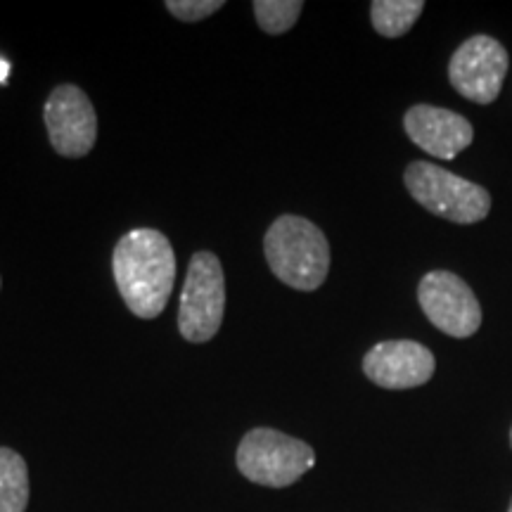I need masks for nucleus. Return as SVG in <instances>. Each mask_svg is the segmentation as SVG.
<instances>
[{"label": "nucleus", "instance_id": "1", "mask_svg": "<svg viewBox=\"0 0 512 512\" xmlns=\"http://www.w3.org/2000/svg\"><path fill=\"white\" fill-rule=\"evenodd\" d=\"M112 271L128 309L138 318H157L174 292V247L159 230H131L114 247Z\"/></svg>", "mask_w": 512, "mask_h": 512}, {"label": "nucleus", "instance_id": "2", "mask_svg": "<svg viewBox=\"0 0 512 512\" xmlns=\"http://www.w3.org/2000/svg\"><path fill=\"white\" fill-rule=\"evenodd\" d=\"M264 252L280 283L299 292H313L330 271V245L316 223L302 216H280L264 238Z\"/></svg>", "mask_w": 512, "mask_h": 512}, {"label": "nucleus", "instance_id": "3", "mask_svg": "<svg viewBox=\"0 0 512 512\" xmlns=\"http://www.w3.org/2000/svg\"><path fill=\"white\" fill-rule=\"evenodd\" d=\"M403 183L420 207L460 226L484 221L491 211L489 190L432 162L408 164Z\"/></svg>", "mask_w": 512, "mask_h": 512}, {"label": "nucleus", "instance_id": "4", "mask_svg": "<svg viewBox=\"0 0 512 512\" xmlns=\"http://www.w3.org/2000/svg\"><path fill=\"white\" fill-rule=\"evenodd\" d=\"M316 465V451L302 439H294L271 427L247 432L238 446V467L249 482L285 489L302 479Z\"/></svg>", "mask_w": 512, "mask_h": 512}, {"label": "nucleus", "instance_id": "5", "mask_svg": "<svg viewBox=\"0 0 512 512\" xmlns=\"http://www.w3.org/2000/svg\"><path fill=\"white\" fill-rule=\"evenodd\" d=\"M223 311H226V278L219 256L197 252L190 259L185 275L178 330L188 342H209L221 328Z\"/></svg>", "mask_w": 512, "mask_h": 512}, {"label": "nucleus", "instance_id": "6", "mask_svg": "<svg viewBox=\"0 0 512 512\" xmlns=\"http://www.w3.org/2000/svg\"><path fill=\"white\" fill-rule=\"evenodd\" d=\"M508 74V50L494 36L477 34L458 46L448 62V81L475 105H491Z\"/></svg>", "mask_w": 512, "mask_h": 512}, {"label": "nucleus", "instance_id": "7", "mask_svg": "<svg viewBox=\"0 0 512 512\" xmlns=\"http://www.w3.org/2000/svg\"><path fill=\"white\" fill-rule=\"evenodd\" d=\"M418 302L434 328L453 339H467L482 328V306L472 287L451 271H432L420 280Z\"/></svg>", "mask_w": 512, "mask_h": 512}, {"label": "nucleus", "instance_id": "8", "mask_svg": "<svg viewBox=\"0 0 512 512\" xmlns=\"http://www.w3.org/2000/svg\"><path fill=\"white\" fill-rule=\"evenodd\" d=\"M46 128L50 143L62 157H86L98 138V117L79 86L64 83L57 86L46 102Z\"/></svg>", "mask_w": 512, "mask_h": 512}, {"label": "nucleus", "instance_id": "9", "mask_svg": "<svg viewBox=\"0 0 512 512\" xmlns=\"http://www.w3.org/2000/svg\"><path fill=\"white\" fill-rule=\"evenodd\" d=\"M437 358L413 339H389L363 356V373L382 389H415L432 380Z\"/></svg>", "mask_w": 512, "mask_h": 512}, {"label": "nucleus", "instance_id": "10", "mask_svg": "<svg viewBox=\"0 0 512 512\" xmlns=\"http://www.w3.org/2000/svg\"><path fill=\"white\" fill-rule=\"evenodd\" d=\"M408 138L437 159H453L475 140V128L463 114L434 105H415L403 117Z\"/></svg>", "mask_w": 512, "mask_h": 512}, {"label": "nucleus", "instance_id": "11", "mask_svg": "<svg viewBox=\"0 0 512 512\" xmlns=\"http://www.w3.org/2000/svg\"><path fill=\"white\" fill-rule=\"evenodd\" d=\"M29 503V470L12 448L0 446V512H24Z\"/></svg>", "mask_w": 512, "mask_h": 512}, {"label": "nucleus", "instance_id": "12", "mask_svg": "<svg viewBox=\"0 0 512 512\" xmlns=\"http://www.w3.org/2000/svg\"><path fill=\"white\" fill-rule=\"evenodd\" d=\"M425 3L422 0H375L370 5L373 27L384 38H401L418 22Z\"/></svg>", "mask_w": 512, "mask_h": 512}, {"label": "nucleus", "instance_id": "13", "mask_svg": "<svg viewBox=\"0 0 512 512\" xmlns=\"http://www.w3.org/2000/svg\"><path fill=\"white\" fill-rule=\"evenodd\" d=\"M259 27L271 36H280L290 31L302 15L304 3L299 0H256L252 5Z\"/></svg>", "mask_w": 512, "mask_h": 512}, {"label": "nucleus", "instance_id": "14", "mask_svg": "<svg viewBox=\"0 0 512 512\" xmlns=\"http://www.w3.org/2000/svg\"><path fill=\"white\" fill-rule=\"evenodd\" d=\"M221 8V0H166V10L181 22H200Z\"/></svg>", "mask_w": 512, "mask_h": 512}, {"label": "nucleus", "instance_id": "15", "mask_svg": "<svg viewBox=\"0 0 512 512\" xmlns=\"http://www.w3.org/2000/svg\"><path fill=\"white\" fill-rule=\"evenodd\" d=\"M10 62L8 60H3V57H0V83H5L8 81V76H10Z\"/></svg>", "mask_w": 512, "mask_h": 512}, {"label": "nucleus", "instance_id": "16", "mask_svg": "<svg viewBox=\"0 0 512 512\" xmlns=\"http://www.w3.org/2000/svg\"><path fill=\"white\" fill-rule=\"evenodd\" d=\"M508 512H512V498H510V505H508Z\"/></svg>", "mask_w": 512, "mask_h": 512}, {"label": "nucleus", "instance_id": "17", "mask_svg": "<svg viewBox=\"0 0 512 512\" xmlns=\"http://www.w3.org/2000/svg\"><path fill=\"white\" fill-rule=\"evenodd\" d=\"M510 446H512V430H510Z\"/></svg>", "mask_w": 512, "mask_h": 512}]
</instances>
